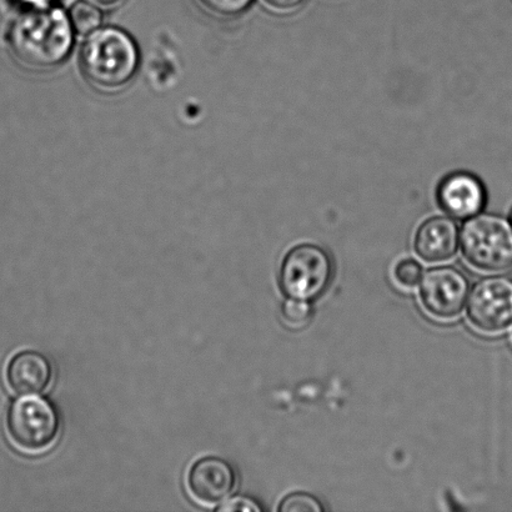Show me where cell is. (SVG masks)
<instances>
[{
	"instance_id": "obj_1",
	"label": "cell",
	"mask_w": 512,
	"mask_h": 512,
	"mask_svg": "<svg viewBox=\"0 0 512 512\" xmlns=\"http://www.w3.org/2000/svg\"><path fill=\"white\" fill-rule=\"evenodd\" d=\"M7 40L10 53L20 65L43 72L67 60L73 49L74 30L62 9H32L14 20Z\"/></svg>"
},
{
	"instance_id": "obj_2",
	"label": "cell",
	"mask_w": 512,
	"mask_h": 512,
	"mask_svg": "<svg viewBox=\"0 0 512 512\" xmlns=\"http://www.w3.org/2000/svg\"><path fill=\"white\" fill-rule=\"evenodd\" d=\"M140 52L132 35L117 27H100L85 40L79 65L95 89L114 93L127 87L137 74Z\"/></svg>"
},
{
	"instance_id": "obj_3",
	"label": "cell",
	"mask_w": 512,
	"mask_h": 512,
	"mask_svg": "<svg viewBox=\"0 0 512 512\" xmlns=\"http://www.w3.org/2000/svg\"><path fill=\"white\" fill-rule=\"evenodd\" d=\"M461 249L474 268L501 273L512 268V225L495 214L475 215L461 230Z\"/></svg>"
},
{
	"instance_id": "obj_4",
	"label": "cell",
	"mask_w": 512,
	"mask_h": 512,
	"mask_svg": "<svg viewBox=\"0 0 512 512\" xmlns=\"http://www.w3.org/2000/svg\"><path fill=\"white\" fill-rule=\"evenodd\" d=\"M10 440L27 454H42L52 448L60 433V416L49 400L23 396L7 414Z\"/></svg>"
},
{
	"instance_id": "obj_5",
	"label": "cell",
	"mask_w": 512,
	"mask_h": 512,
	"mask_svg": "<svg viewBox=\"0 0 512 512\" xmlns=\"http://www.w3.org/2000/svg\"><path fill=\"white\" fill-rule=\"evenodd\" d=\"M334 275L333 259L315 244H300L285 255L280 286L286 296L314 301L328 290Z\"/></svg>"
},
{
	"instance_id": "obj_6",
	"label": "cell",
	"mask_w": 512,
	"mask_h": 512,
	"mask_svg": "<svg viewBox=\"0 0 512 512\" xmlns=\"http://www.w3.org/2000/svg\"><path fill=\"white\" fill-rule=\"evenodd\" d=\"M468 316L474 328L485 334H500L512 326V279L486 276L471 290Z\"/></svg>"
},
{
	"instance_id": "obj_7",
	"label": "cell",
	"mask_w": 512,
	"mask_h": 512,
	"mask_svg": "<svg viewBox=\"0 0 512 512\" xmlns=\"http://www.w3.org/2000/svg\"><path fill=\"white\" fill-rule=\"evenodd\" d=\"M469 290V280L463 271L455 266H438L421 280V303L436 319H455L464 310Z\"/></svg>"
},
{
	"instance_id": "obj_8",
	"label": "cell",
	"mask_w": 512,
	"mask_h": 512,
	"mask_svg": "<svg viewBox=\"0 0 512 512\" xmlns=\"http://www.w3.org/2000/svg\"><path fill=\"white\" fill-rule=\"evenodd\" d=\"M237 471L219 456H205L195 461L188 473L190 495L204 506L222 504L237 488Z\"/></svg>"
},
{
	"instance_id": "obj_9",
	"label": "cell",
	"mask_w": 512,
	"mask_h": 512,
	"mask_svg": "<svg viewBox=\"0 0 512 512\" xmlns=\"http://www.w3.org/2000/svg\"><path fill=\"white\" fill-rule=\"evenodd\" d=\"M436 197L441 209L456 219L475 217L488 202L483 182L468 172L451 173L441 180Z\"/></svg>"
},
{
	"instance_id": "obj_10",
	"label": "cell",
	"mask_w": 512,
	"mask_h": 512,
	"mask_svg": "<svg viewBox=\"0 0 512 512\" xmlns=\"http://www.w3.org/2000/svg\"><path fill=\"white\" fill-rule=\"evenodd\" d=\"M53 365L47 355L37 350L15 354L7 366L9 388L19 396H37L52 384Z\"/></svg>"
},
{
	"instance_id": "obj_11",
	"label": "cell",
	"mask_w": 512,
	"mask_h": 512,
	"mask_svg": "<svg viewBox=\"0 0 512 512\" xmlns=\"http://www.w3.org/2000/svg\"><path fill=\"white\" fill-rule=\"evenodd\" d=\"M459 228L453 219L435 217L420 225L415 237V250L429 263L446 261L458 252Z\"/></svg>"
},
{
	"instance_id": "obj_12",
	"label": "cell",
	"mask_w": 512,
	"mask_h": 512,
	"mask_svg": "<svg viewBox=\"0 0 512 512\" xmlns=\"http://www.w3.org/2000/svg\"><path fill=\"white\" fill-rule=\"evenodd\" d=\"M68 17L74 32L80 35L92 34L102 27L104 19L102 10L85 0L74 3L69 9Z\"/></svg>"
},
{
	"instance_id": "obj_13",
	"label": "cell",
	"mask_w": 512,
	"mask_h": 512,
	"mask_svg": "<svg viewBox=\"0 0 512 512\" xmlns=\"http://www.w3.org/2000/svg\"><path fill=\"white\" fill-rule=\"evenodd\" d=\"M280 512H323V503L314 495L294 493L285 496L279 505Z\"/></svg>"
},
{
	"instance_id": "obj_14",
	"label": "cell",
	"mask_w": 512,
	"mask_h": 512,
	"mask_svg": "<svg viewBox=\"0 0 512 512\" xmlns=\"http://www.w3.org/2000/svg\"><path fill=\"white\" fill-rule=\"evenodd\" d=\"M208 12L222 18L237 17L252 5L253 0H199Z\"/></svg>"
},
{
	"instance_id": "obj_15",
	"label": "cell",
	"mask_w": 512,
	"mask_h": 512,
	"mask_svg": "<svg viewBox=\"0 0 512 512\" xmlns=\"http://www.w3.org/2000/svg\"><path fill=\"white\" fill-rule=\"evenodd\" d=\"M395 279L405 288H414L423 278V266L414 259L401 260L394 271Z\"/></svg>"
},
{
	"instance_id": "obj_16",
	"label": "cell",
	"mask_w": 512,
	"mask_h": 512,
	"mask_svg": "<svg viewBox=\"0 0 512 512\" xmlns=\"http://www.w3.org/2000/svg\"><path fill=\"white\" fill-rule=\"evenodd\" d=\"M283 316L290 325L301 326L310 319L309 301L289 298L283 305Z\"/></svg>"
},
{
	"instance_id": "obj_17",
	"label": "cell",
	"mask_w": 512,
	"mask_h": 512,
	"mask_svg": "<svg viewBox=\"0 0 512 512\" xmlns=\"http://www.w3.org/2000/svg\"><path fill=\"white\" fill-rule=\"evenodd\" d=\"M218 510L222 512H260L263 511V508L253 499L237 496V498L230 499L227 503L219 506Z\"/></svg>"
},
{
	"instance_id": "obj_18",
	"label": "cell",
	"mask_w": 512,
	"mask_h": 512,
	"mask_svg": "<svg viewBox=\"0 0 512 512\" xmlns=\"http://www.w3.org/2000/svg\"><path fill=\"white\" fill-rule=\"evenodd\" d=\"M264 2L270 5L271 8L283 10V12H289V10L300 7L305 0H264Z\"/></svg>"
},
{
	"instance_id": "obj_19",
	"label": "cell",
	"mask_w": 512,
	"mask_h": 512,
	"mask_svg": "<svg viewBox=\"0 0 512 512\" xmlns=\"http://www.w3.org/2000/svg\"><path fill=\"white\" fill-rule=\"evenodd\" d=\"M58 0H22V3L30 5L33 9L53 7Z\"/></svg>"
},
{
	"instance_id": "obj_20",
	"label": "cell",
	"mask_w": 512,
	"mask_h": 512,
	"mask_svg": "<svg viewBox=\"0 0 512 512\" xmlns=\"http://www.w3.org/2000/svg\"><path fill=\"white\" fill-rule=\"evenodd\" d=\"M94 3L105 5V7H113V5L120 4L124 0H93Z\"/></svg>"
},
{
	"instance_id": "obj_21",
	"label": "cell",
	"mask_w": 512,
	"mask_h": 512,
	"mask_svg": "<svg viewBox=\"0 0 512 512\" xmlns=\"http://www.w3.org/2000/svg\"><path fill=\"white\" fill-rule=\"evenodd\" d=\"M510 219H511V225H512V209H511Z\"/></svg>"
}]
</instances>
